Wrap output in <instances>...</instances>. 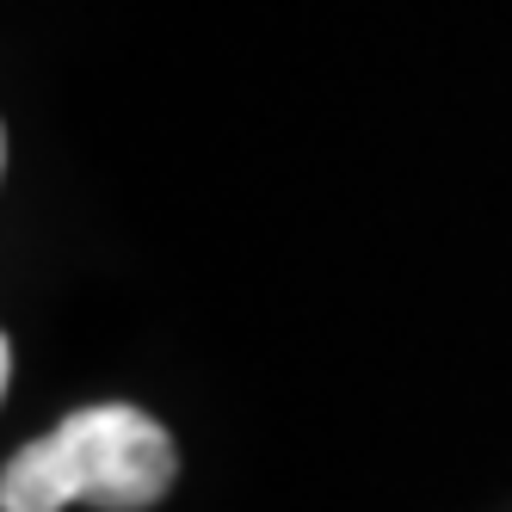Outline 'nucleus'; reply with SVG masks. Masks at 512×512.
<instances>
[{"label": "nucleus", "mask_w": 512, "mask_h": 512, "mask_svg": "<svg viewBox=\"0 0 512 512\" xmlns=\"http://www.w3.org/2000/svg\"><path fill=\"white\" fill-rule=\"evenodd\" d=\"M68 500H75V475H68V451L56 432L13 451L7 475H0V512H62Z\"/></svg>", "instance_id": "f03ea898"}, {"label": "nucleus", "mask_w": 512, "mask_h": 512, "mask_svg": "<svg viewBox=\"0 0 512 512\" xmlns=\"http://www.w3.org/2000/svg\"><path fill=\"white\" fill-rule=\"evenodd\" d=\"M62 451H68V475H75V500H93L105 512H142L155 506L173 475H179V451L173 438L124 401L105 408H81L56 426Z\"/></svg>", "instance_id": "f257e3e1"}]
</instances>
